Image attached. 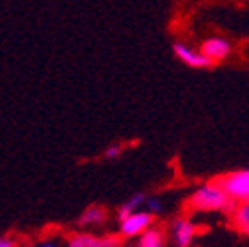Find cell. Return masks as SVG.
I'll use <instances>...</instances> for the list:
<instances>
[{
    "label": "cell",
    "instance_id": "obj_1",
    "mask_svg": "<svg viewBox=\"0 0 249 247\" xmlns=\"http://www.w3.org/2000/svg\"><path fill=\"white\" fill-rule=\"evenodd\" d=\"M237 204L233 198L226 194L224 188H220L215 182H208L198 190L190 194V198L186 200V208L190 212H222L226 215H233L237 210Z\"/></svg>",
    "mask_w": 249,
    "mask_h": 247
},
{
    "label": "cell",
    "instance_id": "obj_2",
    "mask_svg": "<svg viewBox=\"0 0 249 247\" xmlns=\"http://www.w3.org/2000/svg\"><path fill=\"white\" fill-rule=\"evenodd\" d=\"M212 182H215L220 188H224L226 194L233 198L235 202L249 200V170H235L230 174H222L213 178Z\"/></svg>",
    "mask_w": 249,
    "mask_h": 247
},
{
    "label": "cell",
    "instance_id": "obj_3",
    "mask_svg": "<svg viewBox=\"0 0 249 247\" xmlns=\"http://www.w3.org/2000/svg\"><path fill=\"white\" fill-rule=\"evenodd\" d=\"M150 224H152L150 212H137V213L129 215L127 220H123L119 229H121L123 237H137V235H142L144 231H148Z\"/></svg>",
    "mask_w": 249,
    "mask_h": 247
},
{
    "label": "cell",
    "instance_id": "obj_4",
    "mask_svg": "<svg viewBox=\"0 0 249 247\" xmlns=\"http://www.w3.org/2000/svg\"><path fill=\"white\" fill-rule=\"evenodd\" d=\"M174 55L178 57V59H182L186 66H190V68H208V66H212L213 61L212 59H208L202 52H194L192 48H188L186 44H174Z\"/></svg>",
    "mask_w": 249,
    "mask_h": 247
},
{
    "label": "cell",
    "instance_id": "obj_5",
    "mask_svg": "<svg viewBox=\"0 0 249 247\" xmlns=\"http://www.w3.org/2000/svg\"><path fill=\"white\" fill-rule=\"evenodd\" d=\"M200 52H202L208 59H212L213 64H215V61H220V59H224V57L230 55L231 46H230V42L224 40V38H210V40H206V42L202 44V50H200Z\"/></svg>",
    "mask_w": 249,
    "mask_h": 247
},
{
    "label": "cell",
    "instance_id": "obj_6",
    "mask_svg": "<svg viewBox=\"0 0 249 247\" xmlns=\"http://www.w3.org/2000/svg\"><path fill=\"white\" fill-rule=\"evenodd\" d=\"M194 235H196V226L190 220L180 218L172 224V237H174V243L178 247H188L192 243Z\"/></svg>",
    "mask_w": 249,
    "mask_h": 247
},
{
    "label": "cell",
    "instance_id": "obj_7",
    "mask_svg": "<svg viewBox=\"0 0 249 247\" xmlns=\"http://www.w3.org/2000/svg\"><path fill=\"white\" fill-rule=\"evenodd\" d=\"M231 226L243 235H249V200L237 204V210L231 215Z\"/></svg>",
    "mask_w": 249,
    "mask_h": 247
},
{
    "label": "cell",
    "instance_id": "obj_8",
    "mask_svg": "<svg viewBox=\"0 0 249 247\" xmlns=\"http://www.w3.org/2000/svg\"><path fill=\"white\" fill-rule=\"evenodd\" d=\"M105 218H107L105 208H101V206H89V208L81 213L79 224H81V226H95V224H101Z\"/></svg>",
    "mask_w": 249,
    "mask_h": 247
},
{
    "label": "cell",
    "instance_id": "obj_9",
    "mask_svg": "<svg viewBox=\"0 0 249 247\" xmlns=\"http://www.w3.org/2000/svg\"><path fill=\"white\" fill-rule=\"evenodd\" d=\"M141 204H146V198H144V194H141V192L135 194L133 198H129L127 202H124V204L119 208V218H121V222H123V220H127L129 215L137 213V212H139L137 208H139Z\"/></svg>",
    "mask_w": 249,
    "mask_h": 247
},
{
    "label": "cell",
    "instance_id": "obj_10",
    "mask_svg": "<svg viewBox=\"0 0 249 247\" xmlns=\"http://www.w3.org/2000/svg\"><path fill=\"white\" fill-rule=\"evenodd\" d=\"M162 245V231L157 228H150L139 237V247H160Z\"/></svg>",
    "mask_w": 249,
    "mask_h": 247
},
{
    "label": "cell",
    "instance_id": "obj_11",
    "mask_svg": "<svg viewBox=\"0 0 249 247\" xmlns=\"http://www.w3.org/2000/svg\"><path fill=\"white\" fill-rule=\"evenodd\" d=\"M97 237L91 235V233H75L70 237L66 247H95Z\"/></svg>",
    "mask_w": 249,
    "mask_h": 247
},
{
    "label": "cell",
    "instance_id": "obj_12",
    "mask_svg": "<svg viewBox=\"0 0 249 247\" xmlns=\"http://www.w3.org/2000/svg\"><path fill=\"white\" fill-rule=\"evenodd\" d=\"M95 247H119V237L107 235V237H97Z\"/></svg>",
    "mask_w": 249,
    "mask_h": 247
},
{
    "label": "cell",
    "instance_id": "obj_13",
    "mask_svg": "<svg viewBox=\"0 0 249 247\" xmlns=\"http://www.w3.org/2000/svg\"><path fill=\"white\" fill-rule=\"evenodd\" d=\"M121 152H123V144H111V146L105 150V157H107V159H117Z\"/></svg>",
    "mask_w": 249,
    "mask_h": 247
},
{
    "label": "cell",
    "instance_id": "obj_14",
    "mask_svg": "<svg viewBox=\"0 0 249 247\" xmlns=\"http://www.w3.org/2000/svg\"><path fill=\"white\" fill-rule=\"evenodd\" d=\"M146 206H148V212H150V213H159V212L162 210V206H160V202H159L157 198L146 200Z\"/></svg>",
    "mask_w": 249,
    "mask_h": 247
},
{
    "label": "cell",
    "instance_id": "obj_15",
    "mask_svg": "<svg viewBox=\"0 0 249 247\" xmlns=\"http://www.w3.org/2000/svg\"><path fill=\"white\" fill-rule=\"evenodd\" d=\"M0 247H18V245H16V241L12 237H2L0 239Z\"/></svg>",
    "mask_w": 249,
    "mask_h": 247
},
{
    "label": "cell",
    "instance_id": "obj_16",
    "mask_svg": "<svg viewBox=\"0 0 249 247\" xmlns=\"http://www.w3.org/2000/svg\"><path fill=\"white\" fill-rule=\"evenodd\" d=\"M40 247H55L53 243H44V245H40Z\"/></svg>",
    "mask_w": 249,
    "mask_h": 247
},
{
    "label": "cell",
    "instance_id": "obj_17",
    "mask_svg": "<svg viewBox=\"0 0 249 247\" xmlns=\"http://www.w3.org/2000/svg\"><path fill=\"white\" fill-rule=\"evenodd\" d=\"M123 247H135V245H123Z\"/></svg>",
    "mask_w": 249,
    "mask_h": 247
}]
</instances>
